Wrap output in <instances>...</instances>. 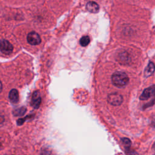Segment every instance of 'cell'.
<instances>
[{"mask_svg":"<svg viewBox=\"0 0 155 155\" xmlns=\"http://www.w3.org/2000/svg\"><path fill=\"white\" fill-rule=\"evenodd\" d=\"M111 81L115 86L122 87L127 85L128 82L129 78L127 74L123 72L114 73L111 76Z\"/></svg>","mask_w":155,"mask_h":155,"instance_id":"6da1fadb","label":"cell"},{"mask_svg":"<svg viewBox=\"0 0 155 155\" xmlns=\"http://www.w3.org/2000/svg\"><path fill=\"white\" fill-rule=\"evenodd\" d=\"M123 101L122 96L117 93L110 94L108 96V102L113 105H119Z\"/></svg>","mask_w":155,"mask_h":155,"instance_id":"7a4b0ae2","label":"cell"},{"mask_svg":"<svg viewBox=\"0 0 155 155\" xmlns=\"http://www.w3.org/2000/svg\"><path fill=\"white\" fill-rule=\"evenodd\" d=\"M28 42L33 45H38L41 42V39L38 33L35 31L30 32L27 37Z\"/></svg>","mask_w":155,"mask_h":155,"instance_id":"3957f363","label":"cell"},{"mask_svg":"<svg viewBox=\"0 0 155 155\" xmlns=\"http://www.w3.org/2000/svg\"><path fill=\"white\" fill-rule=\"evenodd\" d=\"M13 47L12 44L7 40L0 41V50L4 54H10L13 51Z\"/></svg>","mask_w":155,"mask_h":155,"instance_id":"277c9868","label":"cell"},{"mask_svg":"<svg viewBox=\"0 0 155 155\" xmlns=\"http://www.w3.org/2000/svg\"><path fill=\"white\" fill-rule=\"evenodd\" d=\"M155 94V85L145 89L140 96V99L147 100L151 96Z\"/></svg>","mask_w":155,"mask_h":155,"instance_id":"5b68a950","label":"cell"},{"mask_svg":"<svg viewBox=\"0 0 155 155\" xmlns=\"http://www.w3.org/2000/svg\"><path fill=\"white\" fill-rule=\"evenodd\" d=\"M41 103V98L40 97V94L39 91H35L32 94L31 99V105L35 108H38Z\"/></svg>","mask_w":155,"mask_h":155,"instance_id":"8992f818","label":"cell"},{"mask_svg":"<svg viewBox=\"0 0 155 155\" xmlns=\"http://www.w3.org/2000/svg\"><path fill=\"white\" fill-rule=\"evenodd\" d=\"M87 9L91 13H97L99 11V5L94 2H88L87 4Z\"/></svg>","mask_w":155,"mask_h":155,"instance_id":"52a82bcc","label":"cell"},{"mask_svg":"<svg viewBox=\"0 0 155 155\" xmlns=\"http://www.w3.org/2000/svg\"><path fill=\"white\" fill-rule=\"evenodd\" d=\"M9 99L12 103L16 104L19 101V93L17 90L12 89L9 93Z\"/></svg>","mask_w":155,"mask_h":155,"instance_id":"ba28073f","label":"cell"},{"mask_svg":"<svg viewBox=\"0 0 155 155\" xmlns=\"http://www.w3.org/2000/svg\"><path fill=\"white\" fill-rule=\"evenodd\" d=\"M155 70V66L153 62H150L147 67L145 68V71H144V75L146 78L151 76Z\"/></svg>","mask_w":155,"mask_h":155,"instance_id":"9c48e42d","label":"cell"},{"mask_svg":"<svg viewBox=\"0 0 155 155\" xmlns=\"http://www.w3.org/2000/svg\"><path fill=\"white\" fill-rule=\"evenodd\" d=\"M27 109L24 107H22L18 108H16L13 111V114L15 116H22L25 114Z\"/></svg>","mask_w":155,"mask_h":155,"instance_id":"30bf717a","label":"cell"},{"mask_svg":"<svg viewBox=\"0 0 155 155\" xmlns=\"http://www.w3.org/2000/svg\"><path fill=\"white\" fill-rule=\"evenodd\" d=\"M90 39L89 36H82L80 39L79 43H80L81 46L85 47V46L88 45V44L90 43Z\"/></svg>","mask_w":155,"mask_h":155,"instance_id":"8fae6325","label":"cell"},{"mask_svg":"<svg viewBox=\"0 0 155 155\" xmlns=\"http://www.w3.org/2000/svg\"><path fill=\"white\" fill-rule=\"evenodd\" d=\"M121 141L122 142V143L124 144V146H125L126 147H130L131 145V141L128 138H122L121 139Z\"/></svg>","mask_w":155,"mask_h":155,"instance_id":"7c38bea8","label":"cell"},{"mask_svg":"<svg viewBox=\"0 0 155 155\" xmlns=\"http://www.w3.org/2000/svg\"><path fill=\"white\" fill-rule=\"evenodd\" d=\"M2 85L1 82L0 81V93H1V91H2Z\"/></svg>","mask_w":155,"mask_h":155,"instance_id":"4fadbf2b","label":"cell"},{"mask_svg":"<svg viewBox=\"0 0 155 155\" xmlns=\"http://www.w3.org/2000/svg\"><path fill=\"white\" fill-rule=\"evenodd\" d=\"M153 148L155 150V143H154V146H153Z\"/></svg>","mask_w":155,"mask_h":155,"instance_id":"5bb4252c","label":"cell"},{"mask_svg":"<svg viewBox=\"0 0 155 155\" xmlns=\"http://www.w3.org/2000/svg\"><path fill=\"white\" fill-rule=\"evenodd\" d=\"M1 142H0V148H1Z\"/></svg>","mask_w":155,"mask_h":155,"instance_id":"9a60e30c","label":"cell"}]
</instances>
